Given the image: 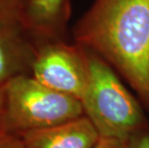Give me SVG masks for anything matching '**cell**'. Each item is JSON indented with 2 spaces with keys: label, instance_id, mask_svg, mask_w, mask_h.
<instances>
[{
  "label": "cell",
  "instance_id": "obj_12",
  "mask_svg": "<svg viewBox=\"0 0 149 148\" xmlns=\"http://www.w3.org/2000/svg\"><path fill=\"white\" fill-rule=\"evenodd\" d=\"M94 148H127L126 142L116 138H100Z\"/></svg>",
  "mask_w": 149,
  "mask_h": 148
},
{
  "label": "cell",
  "instance_id": "obj_6",
  "mask_svg": "<svg viewBox=\"0 0 149 148\" xmlns=\"http://www.w3.org/2000/svg\"><path fill=\"white\" fill-rule=\"evenodd\" d=\"M71 15L70 0H29L23 24L38 46L66 40Z\"/></svg>",
  "mask_w": 149,
  "mask_h": 148
},
{
  "label": "cell",
  "instance_id": "obj_7",
  "mask_svg": "<svg viewBox=\"0 0 149 148\" xmlns=\"http://www.w3.org/2000/svg\"><path fill=\"white\" fill-rule=\"evenodd\" d=\"M26 148H94L100 136L86 115L56 127L19 135Z\"/></svg>",
  "mask_w": 149,
  "mask_h": 148
},
{
  "label": "cell",
  "instance_id": "obj_3",
  "mask_svg": "<svg viewBox=\"0 0 149 148\" xmlns=\"http://www.w3.org/2000/svg\"><path fill=\"white\" fill-rule=\"evenodd\" d=\"M9 134L44 130L85 115L80 100L59 92L32 75H20L4 85Z\"/></svg>",
  "mask_w": 149,
  "mask_h": 148
},
{
  "label": "cell",
  "instance_id": "obj_1",
  "mask_svg": "<svg viewBox=\"0 0 149 148\" xmlns=\"http://www.w3.org/2000/svg\"><path fill=\"white\" fill-rule=\"evenodd\" d=\"M71 32L149 105V0H93Z\"/></svg>",
  "mask_w": 149,
  "mask_h": 148
},
{
  "label": "cell",
  "instance_id": "obj_11",
  "mask_svg": "<svg viewBox=\"0 0 149 148\" xmlns=\"http://www.w3.org/2000/svg\"><path fill=\"white\" fill-rule=\"evenodd\" d=\"M0 148H26V146L19 136L10 134L0 141Z\"/></svg>",
  "mask_w": 149,
  "mask_h": 148
},
{
  "label": "cell",
  "instance_id": "obj_5",
  "mask_svg": "<svg viewBox=\"0 0 149 148\" xmlns=\"http://www.w3.org/2000/svg\"><path fill=\"white\" fill-rule=\"evenodd\" d=\"M38 48L22 23H0V86L20 75H32Z\"/></svg>",
  "mask_w": 149,
  "mask_h": 148
},
{
  "label": "cell",
  "instance_id": "obj_13",
  "mask_svg": "<svg viewBox=\"0 0 149 148\" xmlns=\"http://www.w3.org/2000/svg\"><path fill=\"white\" fill-rule=\"evenodd\" d=\"M147 107H148V108H149V105H148V106H147Z\"/></svg>",
  "mask_w": 149,
  "mask_h": 148
},
{
  "label": "cell",
  "instance_id": "obj_10",
  "mask_svg": "<svg viewBox=\"0 0 149 148\" xmlns=\"http://www.w3.org/2000/svg\"><path fill=\"white\" fill-rule=\"evenodd\" d=\"M9 134L7 121H6V108H5V91L4 85L0 86V141Z\"/></svg>",
  "mask_w": 149,
  "mask_h": 148
},
{
  "label": "cell",
  "instance_id": "obj_8",
  "mask_svg": "<svg viewBox=\"0 0 149 148\" xmlns=\"http://www.w3.org/2000/svg\"><path fill=\"white\" fill-rule=\"evenodd\" d=\"M28 2L29 0H0V23L20 22L23 24Z\"/></svg>",
  "mask_w": 149,
  "mask_h": 148
},
{
  "label": "cell",
  "instance_id": "obj_2",
  "mask_svg": "<svg viewBox=\"0 0 149 148\" xmlns=\"http://www.w3.org/2000/svg\"><path fill=\"white\" fill-rule=\"evenodd\" d=\"M88 53L90 73L81 101L85 115L100 138L126 141L147 126L143 111L113 68L95 53L90 50Z\"/></svg>",
  "mask_w": 149,
  "mask_h": 148
},
{
  "label": "cell",
  "instance_id": "obj_4",
  "mask_svg": "<svg viewBox=\"0 0 149 148\" xmlns=\"http://www.w3.org/2000/svg\"><path fill=\"white\" fill-rule=\"evenodd\" d=\"M88 53L68 40L43 43L38 48L32 76L45 86L82 101L88 81Z\"/></svg>",
  "mask_w": 149,
  "mask_h": 148
},
{
  "label": "cell",
  "instance_id": "obj_9",
  "mask_svg": "<svg viewBox=\"0 0 149 148\" xmlns=\"http://www.w3.org/2000/svg\"><path fill=\"white\" fill-rule=\"evenodd\" d=\"M125 142L127 148H149V126L136 132Z\"/></svg>",
  "mask_w": 149,
  "mask_h": 148
}]
</instances>
